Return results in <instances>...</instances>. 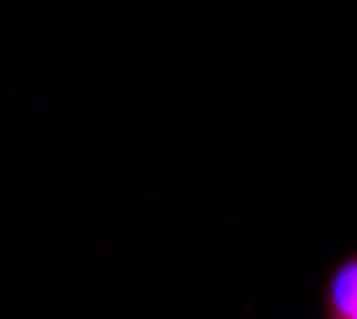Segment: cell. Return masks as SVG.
Masks as SVG:
<instances>
[{"label":"cell","instance_id":"cell-1","mask_svg":"<svg viewBox=\"0 0 357 319\" xmlns=\"http://www.w3.org/2000/svg\"><path fill=\"white\" fill-rule=\"evenodd\" d=\"M328 313H332V319H357V259L344 262L332 275Z\"/></svg>","mask_w":357,"mask_h":319}]
</instances>
